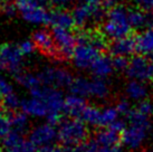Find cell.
<instances>
[{
	"label": "cell",
	"mask_w": 153,
	"mask_h": 152,
	"mask_svg": "<svg viewBox=\"0 0 153 152\" xmlns=\"http://www.w3.org/2000/svg\"><path fill=\"white\" fill-rule=\"evenodd\" d=\"M22 110L28 114L29 116L36 118H45L48 120L51 118V110L45 102L37 96L30 95L29 98L22 100Z\"/></svg>",
	"instance_id": "obj_13"
},
{
	"label": "cell",
	"mask_w": 153,
	"mask_h": 152,
	"mask_svg": "<svg viewBox=\"0 0 153 152\" xmlns=\"http://www.w3.org/2000/svg\"><path fill=\"white\" fill-rule=\"evenodd\" d=\"M15 80H16L18 85H20L22 87L28 89V91H31V89H36V87H38L43 84L38 74L36 75V74L28 72H20L16 74Z\"/></svg>",
	"instance_id": "obj_22"
},
{
	"label": "cell",
	"mask_w": 153,
	"mask_h": 152,
	"mask_svg": "<svg viewBox=\"0 0 153 152\" xmlns=\"http://www.w3.org/2000/svg\"><path fill=\"white\" fill-rule=\"evenodd\" d=\"M22 100L15 92L2 97V106L9 112H15L18 109H22Z\"/></svg>",
	"instance_id": "obj_31"
},
{
	"label": "cell",
	"mask_w": 153,
	"mask_h": 152,
	"mask_svg": "<svg viewBox=\"0 0 153 152\" xmlns=\"http://www.w3.org/2000/svg\"><path fill=\"white\" fill-rule=\"evenodd\" d=\"M13 92V85L4 76H0V96L4 97Z\"/></svg>",
	"instance_id": "obj_34"
},
{
	"label": "cell",
	"mask_w": 153,
	"mask_h": 152,
	"mask_svg": "<svg viewBox=\"0 0 153 152\" xmlns=\"http://www.w3.org/2000/svg\"><path fill=\"white\" fill-rule=\"evenodd\" d=\"M89 80L86 77H76L74 78L72 84L69 85L71 93L78 94L81 96L89 97Z\"/></svg>",
	"instance_id": "obj_28"
},
{
	"label": "cell",
	"mask_w": 153,
	"mask_h": 152,
	"mask_svg": "<svg viewBox=\"0 0 153 152\" xmlns=\"http://www.w3.org/2000/svg\"><path fill=\"white\" fill-rule=\"evenodd\" d=\"M57 133L58 141L64 147H78L88 138V127L82 118L69 116V118L59 121Z\"/></svg>",
	"instance_id": "obj_2"
},
{
	"label": "cell",
	"mask_w": 153,
	"mask_h": 152,
	"mask_svg": "<svg viewBox=\"0 0 153 152\" xmlns=\"http://www.w3.org/2000/svg\"><path fill=\"white\" fill-rule=\"evenodd\" d=\"M85 152H121L120 144L116 145H98L93 140H89L88 142H84L82 144Z\"/></svg>",
	"instance_id": "obj_30"
},
{
	"label": "cell",
	"mask_w": 153,
	"mask_h": 152,
	"mask_svg": "<svg viewBox=\"0 0 153 152\" xmlns=\"http://www.w3.org/2000/svg\"><path fill=\"white\" fill-rule=\"evenodd\" d=\"M135 2L139 4V7L144 10L152 9V0H135Z\"/></svg>",
	"instance_id": "obj_41"
},
{
	"label": "cell",
	"mask_w": 153,
	"mask_h": 152,
	"mask_svg": "<svg viewBox=\"0 0 153 152\" xmlns=\"http://www.w3.org/2000/svg\"><path fill=\"white\" fill-rule=\"evenodd\" d=\"M1 71H2V67H1V66H0V73H1Z\"/></svg>",
	"instance_id": "obj_47"
},
{
	"label": "cell",
	"mask_w": 153,
	"mask_h": 152,
	"mask_svg": "<svg viewBox=\"0 0 153 152\" xmlns=\"http://www.w3.org/2000/svg\"><path fill=\"white\" fill-rule=\"evenodd\" d=\"M126 122L124 121V120H121V118H117L115 122H113L112 124H111L110 127H111V129H113V130H115V131H117V132H120V133H122V132L124 131V129L126 127Z\"/></svg>",
	"instance_id": "obj_40"
},
{
	"label": "cell",
	"mask_w": 153,
	"mask_h": 152,
	"mask_svg": "<svg viewBox=\"0 0 153 152\" xmlns=\"http://www.w3.org/2000/svg\"><path fill=\"white\" fill-rule=\"evenodd\" d=\"M136 110L140 111L141 113L148 115V116H151L153 114V103L145 98L143 101L139 102V104L136 106Z\"/></svg>",
	"instance_id": "obj_33"
},
{
	"label": "cell",
	"mask_w": 153,
	"mask_h": 152,
	"mask_svg": "<svg viewBox=\"0 0 153 152\" xmlns=\"http://www.w3.org/2000/svg\"><path fill=\"white\" fill-rule=\"evenodd\" d=\"M51 34L54 37L58 53V59H72L73 51L77 45L76 36L71 33V29L54 26L51 29Z\"/></svg>",
	"instance_id": "obj_7"
},
{
	"label": "cell",
	"mask_w": 153,
	"mask_h": 152,
	"mask_svg": "<svg viewBox=\"0 0 153 152\" xmlns=\"http://www.w3.org/2000/svg\"><path fill=\"white\" fill-rule=\"evenodd\" d=\"M120 118V112L116 106H105L101 110V118H100V127H108L113 122H115Z\"/></svg>",
	"instance_id": "obj_27"
},
{
	"label": "cell",
	"mask_w": 153,
	"mask_h": 152,
	"mask_svg": "<svg viewBox=\"0 0 153 152\" xmlns=\"http://www.w3.org/2000/svg\"><path fill=\"white\" fill-rule=\"evenodd\" d=\"M11 124H13V130L24 133L29 127V115L22 110L11 112Z\"/></svg>",
	"instance_id": "obj_24"
},
{
	"label": "cell",
	"mask_w": 153,
	"mask_h": 152,
	"mask_svg": "<svg viewBox=\"0 0 153 152\" xmlns=\"http://www.w3.org/2000/svg\"><path fill=\"white\" fill-rule=\"evenodd\" d=\"M84 2H87V4H97L100 2V0H82Z\"/></svg>",
	"instance_id": "obj_43"
},
{
	"label": "cell",
	"mask_w": 153,
	"mask_h": 152,
	"mask_svg": "<svg viewBox=\"0 0 153 152\" xmlns=\"http://www.w3.org/2000/svg\"><path fill=\"white\" fill-rule=\"evenodd\" d=\"M125 94L128 100L134 102L143 101L148 97L149 89L146 87L144 82L137 80H131L125 85Z\"/></svg>",
	"instance_id": "obj_17"
},
{
	"label": "cell",
	"mask_w": 153,
	"mask_h": 152,
	"mask_svg": "<svg viewBox=\"0 0 153 152\" xmlns=\"http://www.w3.org/2000/svg\"><path fill=\"white\" fill-rule=\"evenodd\" d=\"M0 152H8V151H7V150H6V151H4V150H0Z\"/></svg>",
	"instance_id": "obj_46"
},
{
	"label": "cell",
	"mask_w": 153,
	"mask_h": 152,
	"mask_svg": "<svg viewBox=\"0 0 153 152\" xmlns=\"http://www.w3.org/2000/svg\"><path fill=\"white\" fill-rule=\"evenodd\" d=\"M111 55L113 56H131L136 51V37L128 35L125 37L114 39L108 46Z\"/></svg>",
	"instance_id": "obj_14"
},
{
	"label": "cell",
	"mask_w": 153,
	"mask_h": 152,
	"mask_svg": "<svg viewBox=\"0 0 153 152\" xmlns=\"http://www.w3.org/2000/svg\"><path fill=\"white\" fill-rule=\"evenodd\" d=\"M38 75L44 85L55 89L69 87V85L72 84L74 80L72 73L67 68L62 66H54V65L44 67Z\"/></svg>",
	"instance_id": "obj_6"
},
{
	"label": "cell",
	"mask_w": 153,
	"mask_h": 152,
	"mask_svg": "<svg viewBox=\"0 0 153 152\" xmlns=\"http://www.w3.org/2000/svg\"><path fill=\"white\" fill-rule=\"evenodd\" d=\"M73 17L75 20V27L84 28L89 22H101L107 16V10L102 4H87L84 2L74 8Z\"/></svg>",
	"instance_id": "obj_4"
},
{
	"label": "cell",
	"mask_w": 153,
	"mask_h": 152,
	"mask_svg": "<svg viewBox=\"0 0 153 152\" xmlns=\"http://www.w3.org/2000/svg\"><path fill=\"white\" fill-rule=\"evenodd\" d=\"M28 139L37 147H51L56 140H58L57 129L53 123H42L30 130Z\"/></svg>",
	"instance_id": "obj_9"
},
{
	"label": "cell",
	"mask_w": 153,
	"mask_h": 152,
	"mask_svg": "<svg viewBox=\"0 0 153 152\" xmlns=\"http://www.w3.org/2000/svg\"><path fill=\"white\" fill-rule=\"evenodd\" d=\"M49 152H85L83 147H51Z\"/></svg>",
	"instance_id": "obj_38"
},
{
	"label": "cell",
	"mask_w": 153,
	"mask_h": 152,
	"mask_svg": "<svg viewBox=\"0 0 153 152\" xmlns=\"http://www.w3.org/2000/svg\"><path fill=\"white\" fill-rule=\"evenodd\" d=\"M24 56L19 45L2 44L0 46V66L10 74L16 75L22 72Z\"/></svg>",
	"instance_id": "obj_5"
},
{
	"label": "cell",
	"mask_w": 153,
	"mask_h": 152,
	"mask_svg": "<svg viewBox=\"0 0 153 152\" xmlns=\"http://www.w3.org/2000/svg\"><path fill=\"white\" fill-rule=\"evenodd\" d=\"M110 85L106 82V78L95 77L89 80V97L105 100L110 96Z\"/></svg>",
	"instance_id": "obj_18"
},
{
	"label": "cell",
	"mask_w": 153,
	"mask_h": 152,
	"mask_svg": "<svg viewBox=\"0 0 153 152\" xmlns=\"http://www.w3.org/2000/svg\"><path fill=\"white\" fill-rule=\"evenodd\" d=\"M49 4L54 6L55 8H62L65 9L69 7L74 2V0H48Z\"/></svg>",
	"instance_id": "obj_39"
},
{
	"label": "cell",
	"mask_w": 153,
	"mask_h": 152,
	"mask_svg": "<svg viewBox=\"0 0 153 152\" xmlns=\"http://www.w3.org/2000/svg\"><path fill=\"white\" fill-rule=\"evenodd\" d=\"M100 118L101 110L95 105H86L81 115L82 120L91 127H100Z\"/></svg>",
	"instance_id": "obj_26"
},
{
	"label": "cell",
	"mask_w": 153,
	"mask_h": 152,
	"mask_svg": "<svg viewBox=\"0 0 153 152\" xmlns=\"http://www.w3.org/2000/svg\"><path fill=\"white\" fill-rule=\"evenodd\" d=\"M31 40L34 42L36 48L38 49L42 54L53 58H58V53L56 48V44L51 34V30L47 29H39L36 30Z\"/></svg>",
	"instance_id": "obj_11"
},
{
	"label": "cell",
	"mask_w": 153,
	"mask_h": 152,
	"mask_svg": "<svg viewBox=\"0 0 153 152\" xmlns=\"http://www.w3.org/2000/svg\"><path fill=\"white\" fill-rule=\"evenodd\" d=\"M152 9H153V0H152Z\"/></svg>",
	"instance_id": "obj_48"
},
{
	"label": "cell",
	"mask_w": 153,
	"mask_h": 152,
	"mask_svg": "<svg viewBox=\"0 0 153 152\" xmlns=\"http://www.w3.org/2000/svg\"><path fill=\"white\" fill-rule=\"evenodd\" d=\"M6 1H8V0H0V8L2 7V4H4Z\"/></svg>",
	"instance_id": "obj_44"
},
{
	"label": "cell",
	"mask_w": 153,
	"mask_h": 152,
	"mask_svg": "<svg viewBox=\"0 0 153 152\" xmlns=\"http://www.w3.org/2000/svg\"><path fill=\"white\" fill-rule=\"evenodd\" d=\"M116 109L117 111L120 112V114H122V115H126L128 116L130 112L132 111V107H131V103L128 101V98H121L117 103H116Z\"/></svg>",
	"instance_id": "obj_35"
},
{
	"label": "cell",
	"mask_w": 153,
	"mask_h": 152,
	"mask_svg": "<svg viewBox=\"0 0 153 152\" xmlns=\"http://www.w3.org/2000/svg\"><path fill=\"white\" fill-rule=\"evenodd\" d=\"M130 60L126 56H114L113 57V65L116 71H126L128 67Z\"/></svg>",
	"instance_id": "obj_32"
},
{
	"label": "cell",
	"mask_w": 153,
	"mask_h": 152,
	"mask_svg": "<svg viewBox=\"0 0 153 152\" xmlns=\"http://www.w3.org/2000/svg\"><path fill=\"white\" fill-rule=\"evenodd\" d=\"M19 47H20L22 54L25 56L31 55L35 51V49H36V46H35V44L33 40H24L22 42H20Z\"/></svg>",
	"instance_id": "obj_37"
},
{
	"label": "cell",
	"mask_w": 153,
	"mask_h": 152,
	"mask_svg": "<svg viewBox=\"0 0 153 152\" xmlns=\"http://www.w3.org/2000/svg\"><path fill=\"white\" fill-rule=\"evenodd\" d=\"M22 18L28 22L37 25L51 24V13H48L45 7H39L33 4H25L18 6Z\"/></svg>",
	"instance_id": "obj_12"
},
{
	"label": "cell",
	"mask_w": 153,
	"mask_h": 152,
	"mask_svg": "<svg viewBox=\"0 0 153 152\" xmlns=\"http://www.w3.org/2000/svg\"><path fill=\"white\" fill-rule=\"evenodd\" d=\"M51 24L53 26L63 27L67 29H72L75 27V20L73 13L62 8H56L51 13Z\"/></svg>",
	"instance_id": "obj_20"
},
{
	"label": "cell",
	"mask_w": 153,
	"mask_h": 152,
	"mask_svg": "<svg viewBox=\"0 0 153 152\" xmlns=\"http://www.w3.org/2000/svg\"><path fill=\"white\" fill-rule=\"evenodd\" d=\"M92 140L98 145H116L121 142V135L120 132L111 127H103L95 133Z\"/></svg>",
	"instance_id": "obj_19"
},
{
	"label": "cell",
	"mask_w": 153,
	"mask_h": 152,
	"mask_svg": "<svg viewBox=\"0 0 153 152\" xmlns=\"http://www.w3.org/2000/svg\"><path fill=\"white\" fill-rule=\"evenodd\" d=\"M136 51L142 55L153 53V27L148 28L136 37Z\"/></svg>",
	"instance_id": "obj_21"
},
{
	"label": "cell",
	"mask_w": 153,
	"mask_h": 152,
	"mask_svg": "<svg viewBox=\"0 0 153 152\" xmlns=\"http://www.w3.org/2000/svg\"><path fill=\"white\" fill-rule=\"evenodd\" d=\"M11 131H13L11 112H9L2 106V107H0V139L4 138Z\"/></svg>",
	"instance_id": "obj_29"
},
{
	"label": "cell",
	"mask_w": 153,
	"mask_h": 152,
	"mask_svg": "<svg viewBox=\"0 0 153 152\" xmlns=\"http://www.w3.org/2000/svg\"><path fill=\"white\" fill-rule=\"evenodd\" d=\"M100 55V51L87 44H77L73 51V65L81 71L89 69L94 60Z\"/></svg>",
	"instance_id": "obj_10"
},
{
	"label": "cell",
	"mask_w": 153,
	"mask_h": 152,
	"mask_svg": "<svg viewBox=\"0 0 153 152\" xmlns=\"http://www.w3.org/2000/svg\"><path fill=\"white\" fill-rule=\"evenodd\" d=\"M128 17L132 29H140L142 27H148V13L142 8H132L128 11Z\"/></svg>",
	"instance_id": "obj_23"
},
{
	"label": "cell",
	"mask_w": 153,
	"mask_h": 152,
	"mask_svg": "<svg viewBox=\"0 0 153 152\" xmlns=\"http://www.w3.org/2000/svg\"><path fill=\"white\" fill-rule=\"evenodd\" d=\"M152 129L150 116L140 111L132 110L128 115V125L121 133V142L125 148L136 150L141 148Z\"/></svg>",
	"instance_id": "obj_1"
},
{
	"label": "cell",
	"mask_w": 153,
	"mask_h": 152,
	"mask_svg": "<svg viewBox=\"0 0 153 152\" xmlns=\"http://www.w3.org/2000/svg\"><path fill=\"white\" fill-rule=\"evenodd\" d=\"M125 72L131 80H137L144 83L151 82L153 80V62L142 54L133 56Z\"/></svg>",
	"instance_id": "obj_8"
},
{
	"label": "cell",
	"mask_w": 153,
	"mask_h": 152,
	"mask_svg": "<svg viewBox=\"0 0 153 152\" xmlns=\"http://www.w3.org/2000/svg\"><path fill=\"white\" fill-rule=\"evenodd\" d=\"M26 139L22 135V132L13 130L11 132H9L4 138H2V145L8 152H13Z\"/></svg>",
	"instance_id": "obj_25"
},
{
	"label": "cell",
	"mask_w": 153,
	"mask_h": 152,
	"mask_svg": "<svg viewBox=\"0 0 153 152\" xmlns=\"http://www.w3.org/2000/svg\"><path fill=\"white\" fill-rule=\"evenodd\" d=\"M0 9H1V11H2L7 17H15L16 13H17L18 7L16 4H11V2H9V1H6Z\"/></svg>",
	"instance_id": "obj_36"
},
{
	"label": "cell",
	"mask_w": 153,
	"mask_h": 152,
	"mask_svg": "<svg viewBox=\"0 0 153 152\" xmlns=\"http://www.w3.org/2000/svg\"><path fill=\"white\" fill-rule=\"evenodd\" d=\"M91 72L95 77L101 78H107L114 72V65H113V58H111L107 55H98V57L91 66Z\"/></svg>",
	"instance_id": "obj_16"
},
{
	"label": "cell",
	"mask_w": 153,
	"mask_h": 152,
	"mask_svg": "<svg viewBox=\"0 0 153 152\" xmlns=\"http://www.w3.org/2000/svg\"><path fill=\"white\" fill-rule=\"evenodd\" d=\"M150 58H151V60L153 62V53H151V54H150Z\"/></svg>",
	"instance_id": "obj_45"
},
{
	"label": "cell",
	"mask_w": 153,
	"mask_h": 152,
	"mask_svg": "<svg viewBox=\"0 0 153 152\" xmlns=\"http://www.w3.org/2000/svg\"><path fill=\"white\" fill-rule=\"evenodd\" d=\"M102 31L111 39H119L131 35L132 27L128 17V11L122 6H115L107 11V21Z\"/></svg>",
	"instance_id": "obj_3"
},
{
	"label": "cell",
	"mask_w": 153,
	"mask_h": 152,
	"mask_svg": "<svg viewBox=\"0 0 153 152\" xmlns=\"http://www.w3.org/2000/svg\"><path fill=\"white\" fill-rule=\"evenodd\" d=\"M101 4H102L103 7L108 11L110 9H112L113 7L119 4V0H102Z\"/></svg>",
	"instance_id": "obj_42"
},
{
	"label": "cell",
	"mask_w": 153,
	"mask_h": 152,
	"mask_svg": "<svg viewBox=\"0 0 153 152\" xmlns=\"http://www.w3.org/2000/svg\"><path fill=\"white\" fill-rule=\"evenodd\" d=\"M86 105L87 103L85 101V97L78 94L71 93L69 95L65 96L64 112L71 118H81Z\"/></svg>",
	"instance_id": "obj_15"
}]
</instances>
